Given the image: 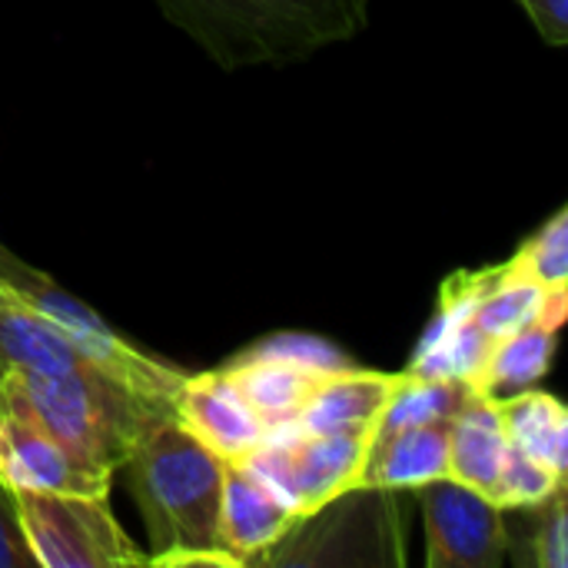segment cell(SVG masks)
Returning a JSON list of instances; mask_svg holds the SVG:
<instances>
[{"label":"cell","mask_w":568,"mask_h":568,"mask_svg":"<svg viewBox=\"0 0 568 568\" xmlns=\"http://www.w3.org/2000/svg\"><path fill=\"white\" fill-rule=\"evenodd\" d=\"M123 469L146 519L153 546L150 566H243L223 546V459L210 453L176 413L163 416L136 443Z\"/></svg>","instance_id":"6da1fadb"},{"label":"cell","mask_w":568,"mask_h":568,"mask_svg":"<svg viewBox=\"0 0 568 568\" xmlns=\"http://www.w3.org/2000/svg\"><path fill=\"white\" fill-rule=\"evenodd\" d=\"M0 406L37 423L77 463L106 476L130 459L136 443L163 416H173L170 403L136 393L103 369L67 376L7 369Z\"/></svg>","instance_id":"7a4b0ae2"},{"label":"cell","mask_w":568,"mask_h":568,"mask_svg":"<svg viewBox=\"0 0 568 568\" xmlns=\"http://www.w3.org/2000/svg\"><path fill=\"white\" fill-rule=\"evenodd\" d=\"M220 67L293 63L366 27L369 0H156Z\"/></svg>","instance_id":"3957f363"},{"label":"cell","mask_w":568,"mask_h":568,"mask_svg":"<svg viewBox=\"0 0 568 568\" xmlns=\"http://www.w3.org/2000/svg\"><path fill=\"white\" fill-rule=\"evenodd\" d=\"M0 286L13 300H20L23 306H30L43 320H50L90 363H97L120 383L133 386L136 393H146V396L173 406L183 373L140 353L116 329H110L90 306H83L67 290H60L47 273H40V270L27 266L23 260L10 256L7 250H0Z\"/></svg>","instance_id":"277c9868"},{"label":"cell","mask_w":568,"mask_h":568,"mask_svg":"<svg viewBox=\"0 0 568 568\" xmlns=\"http://www.w3.org/2000/svg\"><path fill=\"white\" fill-rule=\"evenodd\" d=\"M13 499L37 568L150 566V556L110 513L106 496L13 493Z\"/></svg>","instance_id":"5b68a950"},{"label":"cell","mask_w":568,"mask_h":568,"mask_svg":"<svg viewBox=\"0 0 568 568\" xmlns=\"http://www.w3.org/2000/svg\"><path fill=\"white\" fill-rule=\"evenodd\" d=\"M376 439V426L339 429V433H300L293 426L276 429L266 443L243 459L266 476L306 519L320 506L359 489L363 469Z\"/></svg>","instance_id":"8992f818"},{"label":"cell","mask_w":568,"mask_h":568,"mask_svg":"<svg viewBox=\"0 0 568 568\" xmlns=\"http://www.w3.org/2000/svg\"><path fill=\"white\" fill-rule=\"evenodd\" d=\"M423 506L426 566L496 568L506 559L503 509L479 489L446 476L413 489Z\"/></svg>","instance_id":"52a82bcc"},{"label":"cell","mask_w":568,"mask_h":568,"mask_svg":"<svg viewBox=\"0 0 568 568\" xmlns=\"http://www.w3.org/2000/svg\"><path fill=\"white\" fill-rule=\"evenodd\" d=\"M499 276V266L479 270V273H456L443 286V306L433 320L426 339L416 349V359L409 363V376L423 379H466L473 386L476 373L483 369L493 343L483 336V329L473 323L476 300L489 290V283Z\"/></svg>","instance_id":"ba28073f"},{"label":"cell","mask_w":568,"mask_h":568,"mask_svg":"<svg viewBox=\"0 0 568 568\" xmlns=\"http://www.w3.org/2000/svg\"><path fill=\"white\" fill-rule=\"evenodd\" d=\"M106 473L77 463L37 423L0 406V483L13 493L110 496Z\"/></svg>","instance_id":"9c48e42d"},{"label":"cell","mask_w":568,"mask_h":568,"mask_svg":"<svg viewBox=\"0 0 568 568\" xmlns=\"http://www.w3.org/2000/svg\"><path fill=\"white\" fill-rule=\"evenodd\" d=\"M173 413L223 463H243L266 443V426L233 386L226 369L183 376Z\"/></svg>","instance_id":"30bf717a"},{"label":"cell","mask_w":568,"mask_h":568,"mask_svg":"<svg viewBox=\"0 0 568 568\" xmlns=\"http://www.w3.org/2000/svg\"><path fill=\"white\" fill-rule=\"evenodd\" d=\"M296 523H300L296 506L266 476H260L246 463H223V499H220L223 546L243 566H253Z\"/></svg>","instance_id":"8fae6325"},{"label":"cell","mask_w":568,"mask_h":568,"mask_svg":"<svg viewBox=\"0 0 568 568\" xmlns=\"http://www.w3.org/2000/svg\"><path fill=\"white\" fill-rule=\"evenodd\" d=\"M406 373H369V369H333L326 373L310 399L303 403L293 429L300 433H339L379 426L389 399L403 386Z\"/></svg>","instance_id":"7c38bea8"},{"label":"cell","mask_w":568,"mask_h":568,"mask_svg":"<svg viewBox=\"0 0 568 568\" xmlns=\"http://www.w3.org/2000/svg\"><path fill=\"white\" fill-rule=\"evenodd\" d=\"M226 376L243 393V399L260 416V423L266 426V436H270V433L296 423L303 403L310 399V393L316 389V383L326 373L313 369L306 363L286 359V356H270V353L253 349L240 363L226 366Z\"/></svg>","instance_id":"4fadbf2b"},{"label":"cell","mask_w":568,"mask_h":568,"mask_svg":"<svg viewBox=\"0 0 568 568\" xmlns=\"http://www.w3.org/2000/svg\"><path fill=\"white\" fill-rule=\"evenodd\" d=\"M449 476V426H406L376 433L363 483L366 489H419Z\"/></svg>","instance_id":"5bb4252c"},{"label":"cell","mask_w":568,"mask_h":568,"mask_svg":"<svg viewBox=\"0 0 568 568\" xmlns=\"http://www.w3.org/2000/svg\"><path fill=\"white\" fill-rule=\"evenodd\" d=\"M509 439L496 399L473 393L449 423V476L493 496Z\"/></svg>","instance_id":"9a60e30c"},{"label":"cell","mask_w":568,"mask_h":568,"mask_svg":"<svg viewBox=\"0 0 568 568\" xmlns=\"http://www.w3.org/2000/svg\"><path fill=\"white\" fill-rule=\"evenodd\" d=\"M559 326L532 323L499 343H493L483 369L473 379V389L486 399L506 403L526 389H536V383L549 373L552 353H556Z\"/></svg>","instance_id":"2e32d148"},{"label":"cell","mask_w":568,"mask_h":568,"mask_svg":"<svg viewBox=\"0 0 568 568\" xmlns=\"http://www.w3.org/2000/svg\"><path fill=\"white\" fill-rule=\"evenodd\" d=\"M473 323L483 329V336L489 343H499L532 323L562 326L566 323V286L542 290L536 283L496 276L489 283V290L476 300Z\"/></svg>","instance_id":"e0dca14e"},{"label":"cell","mask_w":568,"mask_h":568,"mask_svg":"<svg viewBox=\"0 0 568 568\" xmlns=\"http://www.w3.org/2000/svg\"><path fill=\"white\" fill-rule=\"evenodd\" d=\"M503 429L509 446L523 449L556 476L568 469V413L566 406L539 389H526L506 403H499Z\"/></svg>","instance_id":"ac0fdd59"},{"label":"cell","mask_w":568,"mask_h":568,"mask_svg":"<svg viewBox=\"0 0 568 568\" xmlns=\"http://www.w3.org/2000/svg\"><path fill=\"white\" fill-rule=\"evenodd\" d=\"M506 513H513L519 523V532L506 529V549H513L519 562H529L536 568L568 566L566 486L539 503L509 506Z\"/></svg>","instance_id":"d6986e66"},{"label":"cell","mask_w":568,"mask_h":568,"mask_svg":"<svg viewBox=\"0 0 568 568\" xmlns=\"http://www.w3.org/2000/svg\"><path fill=\"white\" fill-rule=\"evenodd\" d=\"M473 393L476 389L466 379H423L406 373L376 433H393L406 426H449Z\"/></svg>","instance_id":"ffe728a7"},{"label":"cell","mask_w":568,"mask_h":568,"mask_svg":"<svg viewBox=\"0 0 568 568\" xmlns=\"http://www.w3.org/2000/svg\"><path fill=\"white\" fill-rule=\"evenodd\" d=\"M503 280L536 283L542 290H559L568 283V210H559L542 230L499 266Z\"/></svg>","instance_id":"44dd1931"},{"label":"cell","mask_w":568,"mask_h":568,"mask_svg":"<svg viewBox=\"0 0 568 568\" xmlns=\"http://www.w3.org/2000/svg\"><path fill=\"white\" fill-rule=\"evenodd\" d=\"M566 486V476H556L552 469H546L542 463H536L532 456H526L523 449L509 446L506 449V459H503V473L496 479V489H493V503L499 509H509V506H529V503H539L546 496H552L556 489Z\"/></svg>","instance_id":"7402d4cb"},{"label":"cell","mask_w":568,"mask_h":568,"mask_svg":"<svg viewBox=\"0 0 568 568\" xmlns=\"http://www.w3.org/2000/svg\"><path fill=\"white\" fill-rule=\"evenodd\" d=\"M0 568H37V559L23 539L13 489L0 483Z\"/></svg>","instance_id":"603a6c76"},{"label":"cell","mask_w":568,"mask_h":568,"mask_svg":"<svg viewBox=\"0 0 568 568\" xmlns=\"http://www.w3.org/2000/svg\"><path fill=\"white\" fill-rule=\"evenodd\" d=\"M532 17L546 43L562 47L568 40V0H519Z\"/></svg>","instance_id":"cb8c5ba5"},{"label":"cell","mask_w":568,"mask_h":568,"mask_svg":"<svg viewBox=\"0 0 568 568\" xmlns=\"http://www.w3.org/2000/svg\"><path fill=\"white\" fill-rule=\"evenodd\" d=\"M0 300H3V290H0ZM3 376H7V366L0 363V383H3Z\"/></svg>","instance_id":"d4e9b609"}]
</instances>
